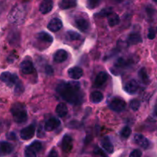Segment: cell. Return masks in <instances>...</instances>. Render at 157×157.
Returning <instances> with one entry per match:
<instances>
[{
  "mask_svg": "<svg viewBox=\"0 0 157 157\" xmlns=\"http://www.w3.org/2000/svg\"><path fill=\"white\" fill-rule=\"evenodd\" d=\"M56 90L61 98L69 104L78 105L83 102L84 94L78 82H61L58 85Z\"/></svg>",
  "mask_w": 157,
  "mask_h": 157,
  "instance_id": "6da1fadb",
  "label": "cell"
},
{
  "mask_svg": "<svg viewBox=\"0 0 157 157\" xmlns=\"http://www.w3.org/2000/svg\"><path fill=\"white\" fill-rule=\"evenodd\" d=\"M11 113H12L13 119L17 124H22L25 122L28 119L27 110L24 104L20 102H16L11 107Z\"/></svg>",
  "mask_w": 157,
  "mask_h": 157,
  "instance_id": "7a4b0ae2",
  "label": "cell"
},
{
  "mask_svg": "<svg viewBox=\"0 0 157 157\" xmlns=\"http://www.w3.org/2000/svg\"><path fill=\"white\" fill-rule=\"evenodd\" d=\"M108 106L110 109L115 112H121L124 110L126 107V103L123 99L119 98H113L110 102L108 103Z\"/></svg>",
  "mask_w": 157,
  "mask_h": 157,
  "instance_id": "3957f363",
  "label": "cell"
},
{
  "mask_svg": "<svg viewBox=\"0 0 157 157\" xmlns=\"http://www.w3.org/2000/svg\"><path fill=\"white\" fill-rule=\"evenodd\" d=\"M0 81H2L3 83H6L8 86L11 87V86L16 84L18 80V77L15 75L11 74L9 71H5L2 72L0 75Z\"/></svg>",
  "mask_w": 157,
  "mask_h": 157,
  "instance_id": "277c9868",
  "label": "cell"
},
{
  "mask_svg": "<svg viewBox=\"0 0 157 157\" xmlns=\"http://www.w3.org/2000/svg\"><path fill=\"white\" fill-rule=\"evenodd\" d=\"M35 127L33 124L28 126V127H25L24 129L21 130L20 132V137L21 140H30L35 136Z\"/></svg>",
  "mask_w": 157,
  "mask_h": 157,
  "instance_id": "5b68a950",
  "label": "cell"
},
{
  "mask_svg": "<svg viewBox=\"0 0 157 157\" xmlns=\"http://www.w3.org/2000/svg\"><path fill=\"white\" fill-rule=\"evenodd\" d=\"M61 148L64 153H69L73 148V140L69 135H65L61 142Z\"/></svg>",
  "mask_w": 157,
  "mask_h": 157,
  "instance_id": "8992f818",
  "label": "cell"
},
{
  "mask_svg": "<svg viewBox=\"0 0 157 157\" xmlns=\"http://www.w3.org/2000/svg\"><path fill=\"white\" fill-rule=\"evenodd\" d=\"M133 140H134V142L136 143L137 145H139L140 147H142V148L144 149L149 148V147H150V141L142 134H139V133L135 134Z\"/></svg>",
  "mask_w": 157,
  "mask_h": 157,
  "instance_id": "52a82bcc",
  "label": "cell"
},
{
  "mask_svg": "<svg viewBox=\"0 0 157 157\" xmlns=\"http://www.w3.org/2000/svg\"><path fill=\"white\" fill-rule=\"evenodd\" d=\"M20 70L25 75H30L34 71V65L29 60H25L20 64Z\"/></svg>",
  "mask_w": 157,
  "mask_h": 157,
  "instance_id": "ba28073f",
  "label": "cell"
},
{
  "mask_svg": "<svg viewBox=\"0 0 157 157\" xmlns=\"http://www.w3.org/2000/svg\"><path fill=\"white\" fill-rule=\"evenodd\" d=\"M60 124H61V122L58 118L52 117L48 120V121H46L44 124V130L48 132H51L59 127Z\"/></svg>",
  "mask_w": 157,
  "mask_h": 157,
  "instance_id": "9c48e42d",
  "label": "cell"
},
{
  "mask_svg": "<svg viewBox=\"0 0 157 157\" xmlns=\"http://www.w3.org/2000/svg\"><path fill=\"white\" fill-rule=\"evenodd\" d=\"M138 88H139V84L136 80H130L124 86L125 91L130 94H133L136 93Z\"/></svg>",
  "mask_w": 157,
  "mask_h": 157,
  "instance_id": "30bf717a",
  "label": "cell"
},
{
  "mask_svg": "<svg viewBox=\"0 0 157 157\" xmlns=\"http://www.w3.org/2000/svg\"><path fill=\"white\" fill-rule=\"evenodd\" d=\"M68 57V54L66 51L63 50V49H60V50L57 51L55 53L53 57V60L55 63H62L65 61L67 59Z\"/></svg>",
  "mask_w": 157,
  "mask_h": 157,
  "instance_id": "8fae6325",
  "label": "cell"
},
{
  "mask_svg": "<svg viewBox=\"0 0 157 157\" xmlns=\"http://www.w3.org/2000/svg\"><path fill=\"white\" fill-rule=\"evenodd\" d=\"M67 74H68V76L71 78H72V79L78 80L83 76L84 72H83V70L81 67H78V66H75V67H73L69 69L68 71H67Z\"/></svg>",
  "mask_w": 157,
  "mask_h": 157,
  "instance_id": "7c38bea8",
  "label": "cell"
},
{
  "mask_svg": "<svg viewBox=\"0 0 157 157\" xmlns=\"http://www.w3.org/2000/svg\"><path fill=\"white\" fill-rule=\"evenodd\" d=\"M62 21L59 18H53L48 24V29L52 32H56L62 28Z\"/></svg>",
  "mask_w": 157,
  "mask_h": 157,
  "instance_id": "4fadbf2b",
  "label": "cell"
},
{
  "mask_svg": "<svg viewBox=\"0 0 157 157\" xmlns=\"http://www.w3.org/2000/svg\"><path fill=\"white\" fill-rule=\"evenodd\" d=\"M53 2L52 0H43L40 5L39 10L42 14H47L52 10Z\"/></svg>",
  "mask_w": 157,
  "mask_h": 157,
  "instance_id": "5bb4252c",
  "label": "cell"
},
{
  "mask_svg": "<svg viewBox=\"0 0 157 157\" xmlns=\"http://www.w3.org/2000/svg\"><path fill=\"white\" fill-rule=\"evenodd\" d=\"M13 151V146L8 142H0V154L2 156L10 154Z\"/></svg>",
  "mask_w": 157,
  "mask_h": 157,
  "instance_id": "9a60e30c",
  "label": "cell"
},
{
  "mask_svg": "<svg viewBox=\"0 0 157 157\" xmlns=\"http://www.w3.org/2000/svg\"><path fill=\"white\" fill-rule=\"evenodd\" d=\"M107 78H108V75L106 72L101 71L97 75L96 79H95L94 84L97 87H101L103 84H105L106 81H107Z\"/></svg>",
  "mask_w": 157,
  "mask_h": 157,
  "instance_id": "2e32d148",
  "label": "cell"
},
{
  "mask_svg": "<svg viewBox=\"0 0 157 157\" xmlns=\"http://www.w3.org/2000/svg\"><path fill=\"white\" fill-rule=\"evenodd\" d=\"M101 146H102L103 148L109 153H113V146L112 144V143L110 142V139L108 137H104L103 138V140H101Z\"/></svg>",
  "mask_w": 157,
  "mask_h": 157,
  "instance_id": "e0dca14e",
  "label": "cell"
},
{
  "mask_svg": "<svg viewBox=\"0 0 157 157\" xmlns=\"http://www.w3.org/2000/svg\"><path fill=\"white\" fill-rule=\"evenodd\" d=\"M55 112L60 117H64L67 113V107L64 103H60L58 104L55 109Z\"/></svg>",
  "mask_w": 157,
  "mask_h": 157,
  "instance_id": "ac0fdd59",
  "label": "cell"
},
{
  "mask_svg": "<svg viewBox=\"0 0 157 157\" xmlns=\"http://www.w3.org/2000/svg\"><path fill=\"white\" fill-rule=\"evenodd\" d=\"M142 42V38L139 33H132L127 38V43L129 44H136Z\"/></svg>",
  "mask_w": 157,
  "mask_h": 157,
  "instance_id": "d6986e66",
  "label": "cell"
},
{
  "mask_svg": "<svg viewBox=\"0 0 157 157\" xmlns=\"http://www.w3.org/2000/svg\"><path fill=\"white\" fill-rule=\"evenodd\" d=\"M77 6V0H61L59 3V7L61 9H68Z\"/></svg>",
  "mask_w": 157,
  "mask_h": 157,
  "instance_id": "ffe728a7",
  "label": "cell"
},
{
  "mask_svg": "<svg viewBox=\"0 0 157 157\" xmlns=\"http://www.w3.org/2000/svg\"><path fill=\"white\" fill-rule=\"evenodd\" d=\"M75 23H76L78 29L81 31H82V32H85V31H87L89 28V22L87 20L85 19V18H78V19H76V21H75Z\"/></svg>",
  "mask_w": 157,
  "mask_h": 157,
  "instance_id": "44dd1931",
  "label": "cell"
},
{
  "mask_svg": "<svg viewBox=\"0 0 157 157\" xmlns=\"http://www.w3.org/2000/svg\"><path fill=\"white\" fill-rule=\"evenodd\" d=\"M104 99V95L100 91H94L90 94V100L94 104H98Z\"/></svg>",
  "mask_w": 157,
  "mask_h": 157,
  "instance_id": "7402d4cb",
  "label": "cell"
},
{
  "mask_svg": "<svg viewBox=\"0 0 157 157\" xmlns=\"http://www.w3.org/2000/svg\"><path fill=\"white\" fill-rule=\"evenodd\" d=\"M138 75H139V78H140L141 81H142L144 84H148L149 83H150V78H149L148 74H147V70H146L145 67H142V68L139 71Z\"/></svg>",
  "mask_w": 157,
  "mask_h": 157,
  "instance_id": "603a6c76",
  "label": "cell"
},
{
  "mask_svg": "<svg viewBox=\"0 0 157 157\" xmlns=\"http://www.w3.org/2000/svg\"><path fill=\"white\" fill-rule=\"evenodd\" d=\"M107 18H108V24L110 27H114L120 23V17L117 14L112 13Z\"/></svg>",
  "mask_w": 157,
  "mask_h": 157,
  "instance_id": "cb8c5ba5",
  "label": "cell"
},
{
  "mask_svg": "<svg viewBox=\"0 0 157 157\" xmlns=\"http://www.w3.org/2000/svg\"><path fill=\"white\" fill-rule=\"evenodd\" d=\"M37 38L39 40H41V41H44V42L52 43V41H53V38H52V35L44 32L38 33V35H37Z\"/></svg>",
  "mask_w": 157,
  "mask_h": 157,
  "instance_id": "d4e9b609",
  "label": "cell"
},
{
  "mask_svg": "<svg viewBox=\"0 0 157 157\" xmlns=\"http://www.w3.org/2000/svg\"><path fill=\"white\" fill-rule=\"evenodd\" d=\"M112 13H113V9L111 8H105V9H102L98 14V15L100 17H103V18H106V17L110 16Z\"/></svg>",
  "mask_w": 157,
  "mask_h": 157,
  "instance_id": "484cf974",
  "label": "cell"
},
{
  "mask_svg": "<svg viewBox=\"0 0 157 157\" xmlns=\"http://www.w3.org/2000/svg\"><path fill=\"white\" fill-rule=\"evenodd\" d=\"M101 0H87V6L88 9H94L98 7L101 3Z\"/></svg>",
  "mask_w": 157,
  "mask_h": 157,
  "instance_id": "4316f807",
  "label": "cell"
},
{
  "mask_svg": "<svg viewBox=\"0 0 157 157\" xmlns=\"http://www.w3.org/2000/svg\"><path fill=\"white\" fill-rule=\"evenodd\" d=\"M130 107L133 111H137L140 107V101L136 99L132 100L130 103Z\"/></svg>",
  "mask_w": 157,
  "mask_h": 157,
  "instance_id": "83f0119b",
  "label": "cell"
},
{
  "mask_svg": "<svg viewBox=\"0 0 157 157\" xmlns=\"http://www.w3.org/2000/svg\"><path fill=\"white\" fill-rule=\"evenodd\" d=\"M67 36L68 37V38L72 41H75V40H78L81 38V35L76 32H74V31H68L67 32Z\"/></svg>",
  "mask_w": 157,
  "mask_h": 157,
  "instance_id": "f1b7e54d",
  "label": "cell"
},
{
  "mask_svg": "<svg viewBox=\"0 0 157 157\" xmlns=\"http://www.w3.org/2000/svg\"><path fill=\"white\" fill-rule=\"evenodd\" d=\"M131 129H130V127H125L123 128L122 130H121V135L123 138H124V139H127V138L130 136V134H131Z\"/></svg>",
  "mask_w": 157,
  "mask_h": 157,
  "instance_id": "f546056e",
  "label": "cell"
},
{
  "mask_svg": "<svg viewBox=\"0 0 157 157\" xmlns=\"http://www.w3.org/2000/svg\"><path fill=\"white\" fill-rule=\"evenodd\" d=\"M29 147H30L32 150H35L36 153H38V152H39L40 150H41V148H42V144H41V143L39 142V141H34Z\"/></svg>",
  "mask_w": 157,
  "mask_h": 157,
  "instance_id": "4dcf8cb0",
  "label": "cell"
},
{
  "mask_svg": "<svg viewBox=\"0 0 157 157\" xmlns=\"http://www.w3.org/2000/svg\"><path fill=\"white\" fill-rule=\"evenodd\" d=\"M94 154L97 157H108L107 155L103 151V150H101V149L98 147H94Z\"/></svg>",
  "mask_w": 157,
  "mask_h": 157,
  "instance_id": "1f68e13d",
  "label": "cell"
},
{
  "mask_svg": "<svg viewBox=\"0 0 157 157\" xmlns=\"http://www.w3.org/2000/svg\"><path fill=\"white\" fill-rule=\"evenodd\" d=\"M25 157H37L36 152L32 150L30 147H27L25 150Z\"/></svg>",
  "mask_w": 157,
  "mask_h": 157,
  "instance_id": "d6a6232c",
  "label": "cell"
},
{
  "mask_svg": "<svg viewBox=\"0 0 157 157\" xmlns=\"http://www.w3.org/2000/svg\"><path fill=\"white\" fill-rule=\"evenodd\" d=\"M156 33H157V29H155V28H150V29H149V32H148L149 39H153V38L156 37Z\"/></svg>",
  "mask_w": 157,
  "mask_h": 157,
  "instance_id": "836d02e7",
  "label": "cell"
},
{
  "mask_svg": "<svg viewBox=\"0 0 157 157\" xmlns=\"http://www.w3.org/2000/svg\"><path fill=\"white\" fill-rule=\"evenodd\" d=\"M142 156V152L140 150H134L131 152L129 157H141Z\"/></svg>",
  "mask_w": 157,
  "mask_h": 157,
  "instance_id": "e575fe53",
  "label": "cell"
},
{
  "mask_svg": "<svg viewBox=\"0 0 157 157\" xmlns=\"http://www.w3.org/2000/svg\"><path fill=\"white\" fill-rule=\"evenodd\" d=\"M45 73L47 74L48 76H52L54 74V70L50 65H46L45 66Z\"/></svg>",
  "mask_w": 157,
  "mask_h": 157,
  "instance_id": "d590c367",
  "label": "cell"
},
{
  "mask_svg": "<svg viewBox=\"0 0 157 157\" xmlns=\"http://www.w3.org/2000/svg\"><path fill=\"white\" fill-rule=\"evenodd\" d=\"M58 153L55 149H52V150L50 151V153H48V157H58Z\"/></svg>",
  "mask_w": 157,
  "mask_h": 157,
  "instance_id": "8d00e7d4",
  "label": "cell"
},
{
  "mask_svg": "<svg viewBox=\"0 0 157 157\" xmlns=\"http://www.w3.org/2000/svg\"><path fill=\"white\" fill-rule=\"evenodd\" d=\"M7 138L9 140H15L16 137H15V134L14 133H9L7 134Z\"/></svg>",
  "mask_w": 157,
  "mask_h": 157,
  "instance_id": "74e56055",
  "label": "cell"
},
{
  "mask_svg": "<svg viewBox=\"0 0 157 157\" xmlns=\"http://www.w3.org/2000/svg\"><path fill=\"white\" fill-rule=\"evenodd\" d=\"M115 1H116L117 2H123L124 0H115Z\"/></svg>",
  "mask_w": 157,
  "mask_h": 157,
  "instance_id": "f35d334b",
  "label": "cell"
},
{
  "mask_svg": "<svg viewBox=\"0 0 157 157\" xmlns=\"http://www.w3.org/2000/svg\"><path fill=\"white\" fill-rule=\"evenodd\" d=\"M153 1H154L155 3H156V4H157V0H153Z\"/></svg>",
  "mask_w": 157,
  "mask_h": 157,
  "instance_id": "ab89813d",
  "label": "cell"
},
{
  "mask_svg": "<svg viewBox=\"0 0 157 157\" xmlns=\"http://www.w3.org/2000/svg\"><path fill=\"white\" fill-rule=\"evenodd\" d=\"M156 116H157V110H156Z\"/></svg>",
  "mask_w": 157,
  "mask_h": 157,
  "instance_id": "60d3db41",
  "label": "cell"
}]
</instances>
